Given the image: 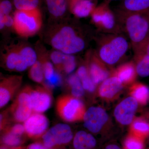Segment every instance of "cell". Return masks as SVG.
Wrapping results in <instances>:
<instances>
[{
	"instance_id": "6da1fadb",
	"label": "cell",
	"mask_w": 149,
	"mask_h": 149,
	"mask_svg": "<svg viewBox=\"0 0 149 149\" xmlns=\"http://www.w3.org/2000/svg\"><path fill=\"white\" fill-rule=\"evenodd\" d=\"M49 36V43L54 49L67 54L80 52L86 46L84 38L70 25H61L54 28Z\"/></svg>"
},
{
	"instance_id": "d590c367",
	"label": "cell",
	"mask_w": 149,
	"mask_h": 149,
	"mask_svg": "<svg viewBox=\"0 0 149 149\" xmlns=\"http://www.w3.org/2000/svg\"><path fill=\"white\" fill-rule=\"evenodd\" d=\"M135 52L136 53H143L149 55V38H148L143 44Z\"/></svg>"
},
{
	"instance_id": "60d3db41",
	"label": "cell",
	"mask_w": 149,
	"mask_h": 149,
	"mask_svg": "<svg viewBox=\"0 0 149 149\" xmlns=\"http://www.w3.org/2000/svg\"><path fill=\"white\" fill-rule=\"evenodd\" d=\"M108 1H117V0H108Z\"/></svg>"
},
{
	"instance_id": "277c9868",
	"label": "cell",
	"mask_w": 149,
	"mask_h": 149,
	"mask_svg": "<svg viewBox=\"0 0 149 149\" xmlns=\"http://www.w3.org/2000/svg\"><path fill=\"white\" fill-rule=\"evenodd\" d=\"M128 47V41L125 37L121 35H111L102 40L96 54L104 64L113 65L124 57Z\"/></svg>"
},
{
	"instance_id": "9a60e30c",
	"label": "cell",
	"mask_w": 149,
	"mask_h": 149,
	"mask_svg": "<svg viewBox=\"0 0 149 149\" xmlns=\"http://www.w3.org/2000/svg\"><path fill=\"white\" fill-rule=\"evenodd\" d=\"M88 67L90 76L96 85L103 82L109 77V72L97 54L90 53L88 56Z\"/></svg>"
},
{
	"instance_id": "d6a6232c",
	"label": "cell",
	"mask_w": 149,
	"mask_h": 149,
	"mask_svg": "<svg viewBox=\"0 0 149 149\" xmlns=\"http://www.w3.org/2000/svg\"><path fill=\"white\" fill-rule=\"evenodd\" d=\"M13 8L12 3L9 0H2L0 3V18L10 15Z\"/></svg>"
},
{
	"instance_id": "83f0119b",
	"label": "cell",
	"mask_w": 149,
	"mask_h": 149,
	"mask_svg": "<svg viewBox=\"0 0 149 149\" xmlns=\"http://www.w3.org/2000/svg\"><path fill=\"white\" fill-rule=\"evenodd\" d=\"M41 0H13V6L17 10H32L40 8Z\"/></svg>"
},
{
	"instance_id": "7402d4cb",
	"label": "cell",
	"mask_w": 149,
	"mask_h": 149,
	"mask_svg": "<svg viewBox=\"0 0 149 149\" xmlns=\"http://www.w3.org/2000/svg\"><path fill=\"white\" fill-rule=\"evenodd\" d=\"M131 97L134 98L138 103L145 105L149 100V88L141 83H135L130 88Z\"/></svg>"
},
{
	"instance_id": "8992f818",
	"label": "cell",
	"mask_w": 149,
	"mask_h": 149,
	"mask_svg": "<svg viewBox=\"0 0 149 149\" xmlns=\"http://www.w3.org/2000/svg\"><path fill=\"white\" fill-rule=\"evenodd\" d=\"M56 110L63 120L74 122L83 120L86 110L85 105L80 99L71 95H64L58 99Z\"/></svg>"
},
{
	"instance_id": "ffe728a7",
	"label": "cell",
	"mask_w": 149,
	"mask_h": 149,
	"mask_svg": "<svg viewBox=\"0 0 149 149\" xmlns=\"http://www.w3.org/2000/svg\"><path fill=\"white\" fill-rule=\"evenodd\" d=\"M48 12L54 18H61L68 8L67 0H45Z\"/></svg>"
},
{
	"instance_id": "4fadbf2b",
	"label": "cell",
	"mask_w": 149,
	"mask_h": 149,
	"mask_svg": "<svg viewBox=\"0 0 149 149\" xmlns=\"http://www.w3.org/2000/svg\"><path fill=\"white\" fill-rule=\"evenodd\" d=\"M138 107V102L132 97L126 98L116 107L114 115L116 119L123 125H128L133 122Z\"/></svg>"
},
{
	"instance_id": "5bb4252c",
	"label": "cell",
	"mask_w": 149,
	"mask_h": 149,
	"mask_svg": "<svg viewBox=\"0 0 149 149\" xmlns=\"http://www.w3.org/2000/svg\"><path fill=\"white\" fill-rule=\"evenodd\" d=\"M49 122L42 113H33L24 122L25 133L31 138L42 136L48 130Z\"/></svg>"
},
{
	"instance_id": "4dcf8cb0",
	"label": "cell",
	"mask_w": 149,
	"mask_h": 149,
	"mask_svg": "<svg viewBox=\"0 0 149 149\" xmlns=\"http://www.w3.org/2000/svg\"><path fill=\"white\" fill-rule=\"evenodd\" d=\"M125 149H143V145L141 139L131 134L124 143Z\"/></svg>"
},
{
	"instance_id": "ac0fdd59",
	"label": "cell",
	"mask_w": 149,
	"mask_h": 149,
	"mask_svg": "<svg viewBox=\"0 0 149 149\" xmlns=\"http://www.w3.org/2000/svg\"><path fill=\"white\" fill-rule=\"evenodd\" d=\"M136 66L129 62L120 65L116 70L114 75L118 77L123 85H129L134 82L136 76Z\"/></svg>"
},
{
	"instance_id": "e575fe53",
	"label": "cell",
	"mask_w": 149,
	"mask_h": 149,
	"mask_svg": "<svg viewBox=\"0 0 149 149\" xmlns=\"http://www.w3.org/2000/svg\"><path fill=\"white\" fill-rule=\"evenodd\" d=\"M5 129H7L14 134L19 136H22L25 133L24 125L20 123H16L14 125H10Z\"/></svg>"
},
{
	"instance_id": "f546056e",
	"label": "cell",
	"mask_w": 149,
	"mask_h": 149,
	"mask_svg": "<svg viewBox=\"0 0 149 149\" xmlns=\"http://www.w3.org/2000/svg\"><path fill=\"white\" fill-rule=\"evenodd\" d=\"M76 60L73 55L65 54V58L63 65L62 72L70 74L73 72L76 67Z\"/></svg>"
},
{
	"instance_id": "4316f807",
	"label": "cell",
	"mask_w": 149,
	"mask_h": 149,
	"mask_svg": "<svg viewBox=\"0 0 149 149\" xmlns=\"http://www.w3.org/2000/svg\"><path fill=\"white\" fill-rule=\"evenodd\" d=\"M2 137V142L5 146L10 147H16L20 146L22 142V136L14 134L7 129L4 130Z\"/></svg>"
},
{
	"instance_id": "3957f363",
	"label": "cell",
	"mask_w": 149,
	"mask_h": 149,
	"mask_svg": "<svg viewBox=\"0 0 149 149\" xmlns=\"http://www.w3.org/2000/svg\"><path fill=\"white\" fill-rule=\"evenodd\" d=\"M117 16L124 22L125 30L136 52L148 39L149 13H129L119 9Z\"/></svg>"
},
{
	"instance_id": "74e56055",
	"label": "cell",
	"mask_w": 149,
	"mask_h": 149,
	"mask_svg": "<svg viewBox=\"0 0 149 149\" xmlns=\"http://www.w3.org/2000/svg\"><path fill=\"white\" fill-rule=\"evenodd\" d=\"M81 0H67L68 3V8L70 10L71 9L73 6L79 1Z\"/></svg>"
},
{
	"instance_id": "f35d334b",
	"label": "cell",
	"mask_w": 149,
	"mask_h": 149,
	"mask_svg": "<svg viewBox=\"0 0 149 149\" xmlns=\"http://www.w3.org/2000/svg\"><path fill=\"white\" fill-rule=\"evenodd\" d=\"M105 149H121L119 147L115 145H109L107 146Z\"/></svg>"
},
{
	"instance_id": "9c48e42d",
	"label": "cell",
	"mask_w": 149,
	"mask_h": 149,
	"mask_svg": "<svg viewBox=\"0 0 149 149\" xmlns=\"http://www.w3.org/2000/svg\"><path fill=\"white\" fill-rule=\"evenodd\" d=\"M51 90L42 85L35 88L29 86L33 113H42L49 109L52 103Z\"/></svg>"
},
{
	"instance_id": "d4e9b609",
	"label": "cell",
	"mask_w": 149,
	"mask_h": 149,
	"mask_svg": "<svg viewBox=\"0 0 149 149\" xmlns=\"http://www.w3.org/2000/svg\"><path fill=\"white\" fill-rule=\"evenodd\" d=\"M29 69L28 77L29 78L35 83L44 86L45 76L42 64L41 61L39 58H37V61L30 67Z\"/></svg>"
},
{
	"instance_id": "7c38bea8",
	"label": "cell",
	"mask_w": 149,
	"mask_h": 149,
	"mask_svg": "<svg viewBox=\"0 0 149 149\" xmlns=\"http://www.w3.org/2000/svg\"><path fill=\"white\" fill-rule=\"evenodd\" d=\"M91 16L93 23L99 28L107 31L115 29L116 26L115 16L110 9L108 2L96 7Z\"/></svg>"
},
{
	"instance_id": "52a82bcc",
	"label": "cell",
	"mask_w": 149,
	"mask_h": 149,
	"mask_svg": "<svg viewBox=\"0 0 149 149\" xmlns=\"http://www.w3.org/2000/svg\"><path fill=\"white\" fill-rule=\"evenodd\" d=\"M12 120L16 123L24 122L33 113L29 95V86L18 92L8 108Z\"/></svg>"
},
{
	"instance_id": "5b68a950",
	"label": "cell",
	"mask_w": 149,
	"mask_h": 149,
	"mask_svg": "<svg viewBox=\"0 0 149 149\" xmlns=\"http://www.w3.org/2000/svg\"><path fill=\"white\" fill-rule=\"evenodd\" d=\"M13 16V29L20 37H32L41 29L42 17L40 8L32 10H16Z\"/></svg>"
},
{
	"instance_id": "44dd1931",
	"label": "cell",
	"mask_w": 149,
	"mask_h": 149,
	"mask_svg": "<svg viewBox=\"0 0 149 149\" xmlns=\"http://www.w3.org/2000/svg\"><path fill=\"white\" fill-rule=\"evenodd\" d=\"M95 7L93 0H81L76 3L70 10L74 16L78 18H84L91 15Z\"/></svg>"
},
{
	"instance_id": "ba28073f",
	"label": "cell",
	"mask_w": 149,
	"mask_h": 149,
	"mask_svg": "<svg viewBox=\"0 0 149 149\" xmlns=\"http://www.w3.org/2000/svg\"><path fill=\"white\" fill-rule=\"evenodd\" d=\"M73 139L70 126L65 123L56 124L42 136L43 145L49 149L69 143Z\"/></svg>"
},
{
	"instance_id": "ab89813d",
	"label": "cell",
	"mask_w": 149,
	"mask_h": 149,
	"mask_svg": "<svg viewBox=\"0 0 149 149\" xmlns=\"http://www.w3.org/2000/svg\"><path fill=\"white\" fill-rule=\"evenodd\" d=\"M8 149V148L7 147H6V146H2L1 147V149Z\"/></svg>"
},
{
	"instance_id": "d6986e66",
	"label": "cell",
	"mask_w": 149,
	"mask_h": 149,
	"mask_svg": "<svg viewBox=\"0 0 149 149\" xmlns=\"http://www.w3.org/2000/svg\"><path fill=\"white\" fill-rule=\"evenodd\" d=\"M74 149H93L96 146V141L93 135L80 130L75 134L73 141Z\"/></svg>"
},
{
	"instance_id": "e0dca14e",
	"label": "cell",
	"mask_w": 149,
	"mask_h": 149,
	"mask_svg": "<svg viewBox=\"0 0 149 149\" xmlns=\"http://www.w3.org/2000/svg\"><path fill=\"white\" fill-rule=\"evenodd\" d=\"M119 10L129 13H149V0H123Z\"/></svg>"
},
{
	"instance_id": "f1b7e54d",
	"label": "cell",
	"mask_w": 149,
	"mask_h": 149,
	"mask_svg": "<svg viewBox=\"0 0 149 149\" xmlns=\"http://www.w3.org/2000/svg\"><path fill=\"white\" fill-rule=\"evenodd\" d=\"M65 56V54L56 50L52 51L49 53L50 58L56 70L61 73L62 72L63 65Z\"/></svg>"
},
{
	"instance_id": "30bf717a",
	"label": "cell",
	"mask_w": 149,
	"mask_h": 149,
	"mask_svg": "<svg viewBox=\"0 0 149 149\" xmlns=\"http://www.w3.org/2000/svg\"><path fill=\"white\" fill-rule=\"evenodd\" d=\"M84 126L90 132L97 133L101 131L109 120V116L102 108L92 107L86 111L83 119Z\"/></svg>"
},
{
	"instance_id": "7a4b0ae2",
	"label": "cell",
	"mask_w": 149,
	"mask_h": 149,
	"mask_svg": "<svg viewBox=\"0 0 149 149\" xmlns=\"http://www.w3.org/2000/svg\"><path fill=\"white\" fill-rule=\"evenodd\" d=\"M38 58L36 50L24 43L8 46L2 55V65L9 71L23 72L29 69Z\"/></svg>"
},
{
	"instance_id": "2e32d148",
	"label": "cell",
	"mask_w": 149,
	"mask_h": 149,
	"mask_svg": "<svg viewBox=\"0 0 149 149\" xmlns=\"http://www.w3.org/2000/svg\"><path fill=\"white\" fill-rule=\"evenodd\" d=\"M123 83L116 76L107 78L102 82L99 88V94L101 97L106 100H114L119 96L123 89Z\"/></svg>"
},
{
	"instance_id": "8fae6325",
	"label": "cell",
	"mask_w": 149,
	"mask_h": 149,
	"mask_svg": "<svg viewBox=\"0 0 149 149\" xmlns=\"http://www.w3.org/2000/svg\"><path fill=\"white\" fill-rule=\"evenodd\" d=\"M23 80L22 75H11L2 78L0 83V107L3 108L18 93Z\"/></svg>"
},
{
	"instance_id": "484cf974",
	"label": "cell",
	"mask_w": 149,
	"mask_h": 149,
	"mask_svg": "<svg viewBox=\"0 0 149 149\" xmlns=\"http://www.w3.org/2000/svg\"><path fill=\"white\" fill-rule=\"evenodd\" d=\"M130 130L132 135L141 139L149 133V123L141 118H137L131 123Z\"/></svg>"
},
{
	"instance_id": "603a6c76",
	"label": "cell",
	"mask_w": 149,
	"mask_h": 149,
	"mask_svg": "<svg viewBox=\"0 0 149 149\" xmlns=\"http://www.w3.org/2000/svg\"><path fill=\"white\" fill-rule=\"evenodd\" d=\"M67 83L70 89L71 95L78 99L84 96L85 90L81 80L76 73L70 75L67 80Z\"/></svg>"
},
{
	"instance_id": "cb8c5ba5",
	"label": "cell",
	"mask_w": 149,
	"mask_h": 149,
	"mask_svg": "<svg viewBox=\"0 0 149 149\" xmlns=\"http://www.w3.org/2000/svg\"><path fill=\"white\" fill-rule=\"evenodd\" d=\"M137 74L142 77L149 76V55L143 53H136Z\"/></svg>"
},
{
	"instance_id": "8d00e7d4",
	"label": "cell",
	"mask_w": 149,
	"mask_h": 149,
	"mask_svg": "<svg viewBox=\"0 0 149 149\" xmlns=\"http://www.w3.org/2000/svg\"><path fill=\"white\" fill-rule=\"evenodd\" d=\"M27 149H50L40 143H34L29 145Z\"/></svg>"
},
{
	"instance_id": "836d02e7",
	"label": "cell",
	"mask_w": 149,
	"mask_h": 149,
	"mask_svg": "<svg viewBox=\"0 0 149 149\" xmlns=\"http://www.w3.org/2000/svg\"><path fill=\"white\" fill-rule=\"evenodd\" d=\"M12 121L8 110H6L1 113L0 115V127L1 130H3L8 126L10 125V122Z\"/></svg>"
},
{
	"instance_id": "1f68e13d",
	"label": "cell",
	"mask_w": 149,
	"mask_h": 149,
	"mask_svg": "<svg viewBox=\"0 0 149 149\" xmlns=\"http://www.w3.org/2000/svg\"><path fill=\"white\" fill-rule=\"evenodd\" d=\"M80 80L85 91L89 93H93L95 90L96 84L92 80L90 73Z\"/></svg>"
}]
</instances>
